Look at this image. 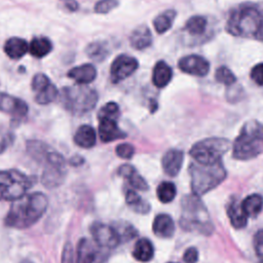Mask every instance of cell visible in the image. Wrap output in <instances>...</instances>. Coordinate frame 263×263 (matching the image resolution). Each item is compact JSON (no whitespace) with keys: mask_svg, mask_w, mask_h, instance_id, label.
Instances as JSON below:
<instances>
[{"mask_svg":"<svg viewBox=\"0 0 263 263\" xmlns=\"http://www.w3.org/2000/svg\"><path fill=\"white\" fill-rule=\"evenodd\" d=\"M228 217L229 220L232 224V226L234 228H243L247 225V215L243 213L240 204L237 203V201H232L229 205H228Z\"/></svg>","mask_w":263,"mask_h":263,"instance_id":"obj_27","label":"cell"},{"mask_svg":"<svg viewBox=\"0 0 263 263\" xmlns=\"http://www.w3.org/2000/svg\"><path fill=\"white\" fill-rule=\"evenodd\" d=\"M115 152L119 157L124 158V159H128L134 155L135 149L130 144L123 143V144H120V145L116 146Z\"/></svg>","mask_w":263,"mask_h":263,"instance_id":"obj_40","label":"cell"},{"mask_svg":"<svg viewBox=\"0 0 263 263\" xmlns=\"http://www.w3.org/2000/svg\"><path fill=\"white\" fill-rule=\"evenodd\" d=\"M90 232L96 245L99 247L113 249L120 242V237L114 226L96 222L91 225Z\"/></svg>","mask_w":263,"mask_h":263,"instance_id":"obj_9","label":"cell"},{"mask_svg":"<svg viewBox=\"0 0 263 263\" xmlns=\"http://www.w3.org/2000/svg\"><path fill=\"white\" fill-rule=\"evenodd\" d=\"M51 149L44 143L38 140H31L27 142V151L33 159L38 162H44L48 152Z\"/></svg>","mask_w":263,"mask_h":263,"instance_id":"obj_26","label":"cell"},{"mask_svg":"<svg viewBox=\"0 0 263 263\" xmlns=\"http://www.w3.org/2000/svg\"><path fill=\"white\" fill-rule=\"evenodd\" d=\"M130 45L136 49H145L149 47L152 43V36L149 28L145 25H142L136 28L129 37Z\"/></svg>","mask_w":263,"mask_h":263,"instance_id":"obj_18","label":"cell"},{"mask_svg":"<svg viewBox=\"0 0 263 263\" xmlns=\"http://www.w3.org/2000/svg\"><path fill=\"white\" fill-rule=\"evenodd\" d=\"M179 68L187 74L201 77L209 73L210 63L201 55L189 54L179 61Z\"/></svg>","mask_w":263,"mask_h":263,"instance_id":"obj_11","label":"cell"},{"mask_svg":"<svg viewBox=\"0 0 263 263\" xmlns=\"http://www.w3.org/2000/svg\"><path fill=\"white\" fill-rule=\"evenodd\" d=\"M62 263H74L73 248L70 242L65 243L62 253Z\"/></svg>","mask_w":263,"mask_h":263,"instance_id":"obj_43","label":"cell"},{"mask_svg":"<svg viewBox=\"0 0 263 263\" xmlns=\"http://www.w3.org/2000/svg\"><path fill=\"white\" fill-rule=\"evenodd\" d=\"M183 152L177 149L168 150L162 157V167L166 175L175 177L179 174L183 164Z\"/></svg>","mask_w":263,"mask_h":263,"instance_id":"obj_15","label":"cell"},{"mask_svg":"<svg viewBox=\"0 0 263 263\" xmlns=\"http://www.w3.org/2000/svg\"><path fill=\"white\" fill-rule=\"evenodd\" d=\"M134 257L141 262H148L154 255V249L151 241L148 238L139 239L134 248Z\"/></svg>","mask_w":263,"mask_h":263,"instance_id":"obj_24","label":"cell"},{"mask_svg":"<svg viewBox=\"0 0 263 263\" xmlns=\"http://www.w3.org/2000/svg\"><path fill=\"white\" fill-rule=\"evenodd\" d=\"M119 115V107L116 103L114 102H109L106 105H104L101 110L98 113V118L104 119V118H109V119H115Z\"/></svg>","mask_w":263,"mask_h":263,"instance_id":"obj_35","label":"cell"},{"mask_svg":"<svg viewBox=\"0 0 263 263\" xmlns=\"http://www.w3.org/2000/svg\"><path fill=\"white\" fill-rule=\"evenodd\" d=\"M251 78L255 83L263 86V63L256 65L251 70Z\"/></svg>","mask_w":263,"mask_h":263,"instance_id":"obj_42","label":"cell"},{"mask_svg":"<svg viewBox=\"0 0 263 263\" xmlns=\"http://www.w3.org/2000/svg\"><path fill=\"white\" fill-rule=\"evenodd\" d=\"M226 30L236 37L263 41V5L246 3L233 8Z\"/></svg>","mask_w":263,"mask_h":263,"instance_id":"obj_1","label":"cell"},{"mask_svg":"<svg viewBox=\"0 0 263 263\" xmlns=\"http://www.w3.org/2000/svg\"><path fill=\"white\" fill-rule=\"evenodd\" d=\"M87 55L95 61H102L108 53L106 46L100 42H93L86 48Z\"/></svg>","mask_w":263,"mask_h":263,"instance_id":"obj_34","label":"cell"},{"mask_svg":"<svg viewBox=\"0 0 263 263\" xmlns=\"http://www.w3.org/2000/svg\"><path fill=\"white\" fill-rule=\"evenodd\" d=\"M99 136L103 142H112L124 138L125 133L117 126L115 119L104 118L100 119Z\"/></svg>","mask_w":263,"mask_h":263,"instance_id":"obj_14","label":"cell"},{"mask_svg":"<svg viewBox=\"0 0 263 263\" xmlns=\"http://www.w3.org/2000/svg\"><path fill=\"white\" fill-rule=\"evenodd\" d=\"M97 254L96 243L88 238H82L77 246L76 263H95Z\"/></svg>","mask_w":263,"mask_h":263,"instance_id":"obj_17","label":"cell"},{"mask_svg":"<svg viewBox=\"0 0 263 263\" xmlns=\"http://www.w3.org/2000/svg\"><path fill=\"white\" fill-rule=\"evenodd\" d=\"M0 111L8 113L15 118H22L28 113V105L18 98L0 92Z\"/></svg>","mask_w":263,"mask_h":263,"instance_id":"obj_12","label":"cell"},{"mask_svg":"<svg viewBox=\"0 0 263 263\" xmlns=\"http://www.w3.org/2000/svg\"><path fill=\"white\" fill-rule=\"evenodd\" d=\"M215 78L218 82L226 84V85H231L236 81V77L231 72V70H229L227 67H224V66H222L216 70Z\"/></svg>","mask_w":263,"mask_h":263,"instance_id":"obj_36","label":"cell"},{"mask_svg":"<svg viewBox=\"0 0 263 263\" xmlns=\"http://www.w3.org/2000/svg\"><path fill=\"white\" fill-rule=\"evenodd\" d=\"M33 180L17 170L0 171V200H14L32 187Z\"/></svg>","mask_w":263,"mask_h":263,"instance_id":"obj_7","label":"cell"},{"mask_svg":"<svg viewBox=\"0 0 263 263\" xmlns=\"http://www.w3.org/2000/svg\"><path fill=\"white\" fill-rule=\"evenodd\" d=\"M189 174L193 194L197 196L214 189L226 178V171L221 161L213 164L191 163Z\"/></svg>","mask_w":263,"mask_h":263,"instance_id":"obj_5","label":"cell"},{"mask_svg":"<svg viewBox=\"0 0 263 263\" xmlns=\"http://www.w3.org/2000/svg\"><path fill=\"white\" fill-rule=\"evenodd\" d=\"M126 203L138 213H147L149 211V204L142 199V197L134 190H127L125 194Z\"/></svg>","mask_w":263,"mask_h":263,"instance_id":"obj_31","label":"cell"},{"mask_svg":"<svg viewBox=\"0 0 263 263\" xmlns=\"http://www.w3.org/2000/svg\"><path fill=\"white\" fill-rule=\"evenodd\" d=\"M139 67L138 61L127 54L118 55L112 63L110 68L111 80L114 83L129 77Z\"/></svg>","mask_w":263,"mask_h":263,"instance_id":"obj_10","label":"cell"},{"mask_svg":"<svg viewBox=\"0 0 263 263\" xmlns=\"http://www.w3.org/2000/svg\"><path fill=\"white\" fill-rule=\"evenodd\" d=\"M263 152V124L250 120L243 124L233 144V156L240 160L254 158Z\"/></svg>","mask_w":263,"mask_h":263,"instance_id":"obj_3","label":"cell"},{"mask_svg":"<svg viewBox=\"0 0 263 263\" xmlns=\"http://www.w3.org/2000/svg\"><path fill=\"white\" fill-rule=\"evenodd\" d=\"M254 249L260 262L263 263V230L256 232L254 236Z\"/></svg>","mask_w":263,"mask_h":263,"instance_id":"obj_39","label":"cell"},{"mask_svg":"<svg viewBox=\"0 0 263 263\" xmlns=\"http://www.w3.org/2000/svg\"><path fill=\"white\" fill-rule=\"evenodd\" d=\"M156 193H157L158 199L161 202L167 203L175 198L177 190L175 185L172 182H162L158 185Z\"/></svg>","mask_w":263,"mask_h":263,"instance_id":"obj_33","label":"cell"},{"mask_svg":"<svg viewBox=\"0 0 263 263\" xmlns=\"http://www.w3.org/2000/svg\"><path fill=\"white\" fill-rule=\"evenodd\" d=\"M153 231L157 236L171 237L175 232V223L168 215L160 214L154 219Z\"/></svg>","mask_w":263,"mask_h":263,"instance_id":"obj_19","label":"cell"},{"mask_svg":"<svg viewBox=\"0 0 263 263\" xmlns=\"http://www.w3.org/2000/svg\"><path fill=\"white\" fill-rule=\"evenodd\" d=\"M118 5L117 0H100L95 5V11L98 13H107Z\"/></svg>","mask_w":263,"mask_h":263,"instance_id":"obj_38","label":"cell"},{"mask_svg":"<svg viewBox=\"0 0 263 263\" xmlns=\"http://www.w3.org/2000/svg\"><path fill=\"white\" fill-rule=\"evenodd\" d=\"M118 173L121 177L125 178L130 186L139 190H147V182L142 178V176L129 164H123L119 167Z\"/></svg>","mask_w":263,"mask_h":263,"instance_id":"obj_22","label":"cell"},{"mask_svg":"<svg viewBox=\"0 0 263 263\" xmlns=\"http://www.w3.org/2000/svg\"><path fill=\"white\" fill-rule=\"evenodd\" d=\"M183 260L186 263H196L198 260V252L195 248H189L183 255Z\"/></svg>","mask_w":263,"mask_h":263,"instance_id":"obj_44","label":"cell"},{"mask_svg":"<svg viewBox=\"0 0 263 263\" xmlns=\"http://www.w3.org/2000/svg\"><path fill=\"white\" fill-rule=\"evenodd\" d=\"M51 42L46 37H35L29 45V51L36 58H42L50 52Z\"/></svg>","mask_w":263,"mask_h":263,"instance_id":"obj_28","label":"cell"},{"mask_svg":"<svg viewBox=\"0 0 263 263\" xmlns=\"http://www.w3.org/2000/svg\"><path fill=\"white\" fill-rule=\"evenodd\" d=\"M59 96L58 88L50 82L46 87L36 92L35 101L40 105H46L53 102Z\"/></svg>","mask_w":263,"mask_h":263,"instance_id":"obj_32","label":"cell"},{"mask_svg":"<svg viewBox=\"0 0 263 263\" xmlns=\"http://www.w3.org/2000/svg\"><path fill=\"white\" fill-rule=\"evenodd\" d=\"M28 50L29 44L22 38H9L4 44V51L11 59H21Z\"/></svg>","mask_w":263,"mask_h":263,"instance_id":"obj_23","label":"cell"},{"mask_svg":"<svg viewBox=\"0 0 263 263\" xmlns=\"http://www.w3.org/2000/svg\"><path fill=\"white\" fill-rule=\"evenodd\" d=\"M97 141V136L95 129L88 125L83 124L78 127L74 135V142L82 148H91L95 146Z\"/></svg>","mask_w":263,"mask_h":263,"instance_id":"obj_21","label":"cell"},{"mask_svg":"<svg viewBox=\"0 0 263 263\" xmlns=\"http://www.w3.org/2000/svg\"><path fill=\"white\" fill-rule=\"evenodd\" d=\"M60 101L65 109L76 115L84 114L92 110L98 102V93L95 89L78 84L62 89Z\"/></svg>","mask_w":263,"mask_h":263,"instance_id":"obj_6","label":"cell"},{"mask_svg":"<svg viewBox=\"0 0 263 263\" xmlns=\"http://www.w3.org/2000/svg\"><path fill=\"white\" fill-rule=\"evenodd\" d=\"M173 76L172 68L163 61H159L153 68L152 81L157 87H164L168 84Z\"/></svg>","mask_w":263,"mask_h":263,"instance_id":"obj_20","label":"cell"},{"mask_svg":"<svg viewBox=\"0 0 263 263\" xmlns=\"http://www.w3.org/2000/svg\"><path fill=\"white\" fill-rule=\"evenodd\" d=\"M182 214L180 224L182 228L191 231L209 234L213 229L210 216L199 196L187 195L182 199Z\"/></svg>","mask_w":263,"mask_h":263,"instance_id":"obj_4","label":"cell"},{"mask_svg":"<svg viewBox=\"0 0 263 263\" xmlns=\"http://www.w3.org/2000/svg\"><path fill=\"white\" fill-rule=\"evenodd\" d=\"M21 263H32V262L29 261V260H23Z\"/></svg>","mask_w":263,"mask_h":263,"instance_id":"obj_47","label":"cell"},{"mask_svg":"<svg viewBox=\"0 0 263 263\" xmlns=\"http://www.w3.org/2000/svg\"><path fill=\"white\" fill-rule=\"evenodd\" d=\"M14 137L13 134L0 128V153H3L8 146L12 143Z\"/></svg>","mask_w":263,"mask_h":263,"instance_id":"obj_41","label":"cell"},{"mask_svg":"<svg viewBox=\"0 0 263 263\" xmlns=\"http://www.w3.org/2000/svg\"><path fill=\"white\" fill-rule=\"evenodd\" d=\"M61 1L65 4V6L67 8H69L72 11H74L78 8V3L75 0H61Z\"/></svg>","mask_w":263,"mask_h":263,"instance_id":"obj_45","label":"cell"},{"mask_svg":"<svg viewBox=\"0 0 263 263\" xmlns=\"http://www.w3.org/2000/svg\"><path fill=\"white\" fill-rule=\"evenodd\" d=\"M175 16H176V11L174 9H167L161 12L160 14H158L153 21L154 29L156 30V32L159 34H162L166 32L168 29H171L174 23Z\"/></svg>","mask_w":263,"mask_h":263,"instance_id":"obj_29","label":"cell"},{"mask_svg":"<svg viewBox=\"0 0 263 263\" xmlns=\"http://www.w3.org/2000/svg\"><path fill=\"white\" fill-rule=\"evenodd\" d=\"M66 164L45 163L41 175V182L46 188L59 187L66 177Z\"/></svg>","mask_w":263,"mask_h":263,"instance_id":"obj_13","label":"cell"},{"mask_svg":"<svg viewBox=\"0 0 263 263\" xmlns=\"http://www.w3.org/2000/svg\"><path fill=\"white\" fill-rule=\"evenodd\" d=\"M48 199L41 192L24 194L12 200L5 217V225L11 228L25 229L35 224L46 212Z\"/></svg>","mask_w":263,"mask_h":263,"instance_id":"obj_2","label":"cell"},{"mask_svg":"<svg viewBox=\"0 0 263 263\" xmlns=\"http://www.w3.org/2000/svg\"><path fill=\"white\" fill-rule=\"evenodd\" d=\"M247 217H256L263 209V197L259 194L247 196L240 204Z\"/></svg>","mask_w":263,"mask_h":263,"instance_id":"obj_25","label":"cell"},{"mask_svg":"<svg viewBox=\"0 0 263 263\" xmlns=\"http://www.w3.org/2000/svg\"><path fill=\"white\" fill-rule=\"evenodd\" d=\"M229 149V141L223 138H208L197 142L190 150V155L196 162L213 164L219 162Z\"/></svg>","mask_w":263,"mask_h":263,"instance_id":"obj_8","label":"cell"},{"mask_svg":"<svg viewBox=\"0 0 263 263\" xmlns=\"http://www.w3.org/2000/svg\"><path fill=\"white\" fill-rule=\"evenodd\" d=\"M82 162H83V158L80 157V156H74V157H72V158L69 160V163H70L71 165H75V166L80 165Z\"/></svg>","mask_w":263,"mask_h":263,"instance_id":"obj_46","label":"cell"},{"mask_svg":"<svg viewBox=\"0 0 263 263\" xmlns=\"http://www.w3.org/2000/svg\"><path fill=\"white\" fill-rule=\"evenodd\" d=\"M68 77L73 79L78 84H87L96 79L97 69L91 64H84L72 68L68 72Z\"/></svg>","mask_w":263,"mask_h":263,"instance_id":"obj_16","label":"cell"},{"mask_svg":"<svg viewBox=\"0 0 263 263\" xmlns=\"http://www.w3.org/2000/svg\"><path fill=\"white\" fill-rule=\"evenodd\" d=\"M208 21L204 16H191L185 24V30L191 35H201L206 29Z\"/></svg>","mask_w":263,"mask_h":263,"instance_id":"obj_30","label":"cell"},{"mask_svg":"<svg viewBox=\"0 0 263 263\" xmlns=\"http://www.w3.org/2000/svg\"><path fill=\"white\" fill-rule=\"evenodd\" d=\"M49 83H50V80L48 79V77L46 75H44L42 73H38L32 79V89L35 92H38L41 89H43L44 87H46Z\"/></svg>","mask_w":263,"mask_h":263,"instance_id":"obj_37","label":"cell"}]
</instances>
